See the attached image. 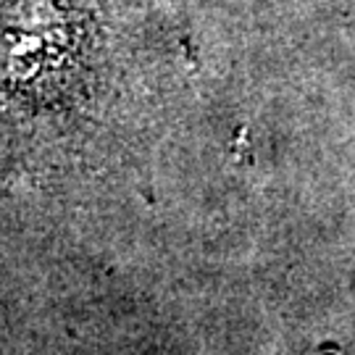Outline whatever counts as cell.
Wrapping results in <instances>:
<instances>
[{
	"instance_id": "1",
	"label": "cell",
	"mask_w": 355,
	"mask_h": 355,
	"mask_svg": "<svg viewBox=\"0 0 355 355\" xmlns=\"http://www.w3.org/2000/svg\"><path fill=\"white\" fill-rule=\"evenodd\" d=\"M198 64L184 0H3L6 166L71 179L140 164Z\"/></svg>"
}]
</instances>
